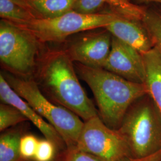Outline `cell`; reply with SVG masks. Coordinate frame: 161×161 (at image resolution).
Listing matches in <instances>:
<instances>
[{
	"instance_id": "obj_13",
	"label": "cell",
	"mask_w": 161,
	"mask_h": 161,
	"mask_svg": "<svg viewBox=\"0 0 161 161\" xmlns=\"http://www.w3.org/2000/svg\"><path fill=\"white\" fill-rule=\"evenodd\" d=\"M87 11L95 13L104 5L108 4L113 12L124 17L142 20L145 6H138L130 0H81Z\"/></svg>"
},
{
	"instance_id": "obj_15",
	"label": "cell",
	"mask_w": 161,
	"mask_h": 161,
	"mask_svg": "<svg viewBox=\"0 0 161 161\" xmlns=\"http://www.w3.org/2000/svg\"><path fill=\"white\" fill-rule=\"evenodd\" d=\"M78 0H29L35 12L43 18H54L74 10Z\"/></svg>"
},
{
	"instance_id": "obj_2",
	"label": "cell",
	"mask_w": 161,
	"mask_h": 161,
	"mask_svg": "<svg viewBox=\"0 0 161 161\" xmlns=\"http://www.w3.org/2000/svg\"><path fill=\"white\" fill-rule=\"evenodd\" d=\"M76 73L92 91L101 119L110 128L118 130L130 107L147 94L144 84H137L100 68L75 64Z\"/></svg>"
},
{
	"instance_id": "obj_10",
	"label": "cell",
	"mask_w": 161,
	"mask_h": 161,
	"mask_svg": "<svg viewBox=\"0 0 161 161\" xmlns=\"http://www.w3.org/2000/svg\"><path fill=\"white\" fill-rule=\"evenodd\" d=\"M0 98L1 103L9 104L19 110L28 121L40 131L44 138L55 144L58 152L66 148L63 138L57 131L15 92L2 74H0Z\"/></svg>"
},
{
	"instance_id": "obj_22",
	"label": "cell",
	"mask_w": 161,
	"mask_h": 161,
	"mask_svg": "<svg viewBox=\"0 0 161 161\" xmlns=\"http://www.w3.org/2000/svg\"><path fill=\"white\" fill-rule=\"evenodd\" d=\"M161 151L152 155L142 158H134L130 156H126L121 159L119 161H161Z\"/></svg>"
},
{
	"instance_id": "obj_12",
	"label": "cell",
	"mask_w": 161,
	"mask_h": 161,
	"mask_svg": "<svg viewBox=\"0 0 161 161\" xmlns=\"http://www.w3.org/2000/svg\"><path fill=\"white\" fill-rule=\"evenodd\" d=\"M142 54L146 69L144 84L147 94L161 112V47L155 46Z\"/></svg>"
},
{
	"instance_id": "obj_14",
	"label": "cell",
	"mask_w": 161,
	"mask_h": 161,
	"mask_svg": "<svg viewBox=\"0 0 161 161\" xmlns=\"http://www.w3.org/2000/svg\"><path fill=\"white\" fill-rule=\"evenodd\" d=\"M22 124L1 132L0 161H23L20 152V140L24 134Z\"/></svg>"
},
{
	"instance_id": "obj_16",
	"label": "cell",
	"mask_w": 161,
	"mask_h": 161,
	"mask_svg": "<svg viewBox=\"0 0 161 161\" xmlns=\"http://www.w3.org/2000/svg\"><path fill=\"white\" fill-rule=\"evenodd\" d=\"M0 16L3 20L16 25L26 24L37 18L34 13L10 0H0Z\"/></svg>"
},
{
	"instance_id": "obj_17",
	"label": "cell",
	"mask_w": 161,
	"mask_h": 161,
	"mask_svg": "<svg viewBox=\"0 0 161 161\" xmlns=\"http://www.w3.org/2000/svg\"><path fill=\"white\" fill-rule=\"evenodd\" d=\"M142 20L155 46L161 47V5L152 4L145 7Z\"/></svg>"
},
{
	"instance_id": "obj_25",
	"label": "cell",
	"mask_w": 161,
	"mask_h": 161,
	"mask_svg": "<svg viewBox=\"0 0 161 161\" xmlns=\"http://www.w3.org/2000/svg\"></svg>"
},
{
	"instance_id": "obj_4",
	"label": "cell",
	"mask_w": 161,
	"mask_h": 161,
	"mask_svg": "<svg viewBox=\"0 0 161 161\" xmlns=\"http://www.w3.org/2000/svg\"><path fill=\"white\" fill-rule=\"evenodd\" d=\"M4 76L15 92L57 131L66 147L76 146L84 125L82 119L49 100L32 78Z\"/></svg>"
},
{
	"instance_id": "obj_6",
	"label": "cell",
	"mask_w": 161,
	"mask_h": 161,
	"mask_svg": "<svg viewBox=\"0 0 161 161\" xmlns=\"http://www.w3.org/2000/svg\"><path fill=\"white\" fill-rule=\"evenodd\" d=\"M38 40L6 20L0 24V59L7 69L20 77L29 78L36 66Z\"/></svg>"
},
{
	"instance_id": "obj_7",
	"label": "cell",
	"mask_w": 161,
	"mask_h": 161,
	"mask_svg": "<svg viewBox=\"0 0 161 161\" xmlns=\"http://www.w3.org/2000/svg\"><path fill=\"white\" fill-rule=\"evenodd\" d=\"M76 147L104 161L130 156L127 143L118 132L108 127L99 115L84 121Z\"/></svg>"
},
{
	"instance_id": "obj_3",
	"label": "cell",
	"mask_w": 161,
	"mask_h": 161,
	"mask_svg": "<svg viewBox=\"0 0 161 161\" xmlns=\"http://www.w3.org/2000/svg\"><path fill=\"white\" fill-rule=\"evenodd\" d=\"M118 131L130 157L142 158L161 151V112L148 94L131 104Z\"/></svg>"
},
{
	"instance_id": "obj_8",
	"label": "cell",
	"mask_w": 161,
	"mask_h": 161,
	"mask_svg": "<svg viewBox=\"0 0 161 161\" xmlns=\"http://www.w3.org/2000/svg\"><path fill=\"white\" fill-rule=\"evenodd\" d=\"M103 69L134 83L145 82L146 69L143 54L113 36L111 50Z\"/></svg>"
},
{
	"instance_id": "obj_19",
	"label": "cell",
	"mask_w": 161,
	"mask_h": 161,
	"mask_svg": "<svg viewBox=\"0 0 161 161\" xmlns=\"http://www.w3.org/2000/svg\"><path fill=\"white\" fill-rule=\"evenodd\" d=\"M54 161H104L96 156L77 149L66 147L59 151Z\"/></svg>"
},
{
	"instance_id": "obj_20",
	"label": "cell",
	"mask_w": 161,
	"mask_h": 161,
	"mask_svg": "<svg viewBox=\"0 0 161 161\" xmlns=\"http://www.w3.org/2000/svg\"><path fill=\"white\" fill-rule=\"evenodd\" d=\"M40 139L32 134H24L20 144V152L23 161L34 159Z\"/></svg>"
},
{
	"instance_id": "obj_24",
	"label": "cell",
	"mask_w": 161,
	"mask_h": 161,
	"mask_svg": "<svg viewBox=\"0 0 161 161\" xmlns=\"http://www.w3.org/2000/svg\"><path fill=\"white\" fill-rule=\"evenodd\" d=\"M134 3L138 6L143 4H157L161 5V0H134Z\"/></svg>"
},
{
	"instance_id": "obj_21",
	"label": "cell",
	"mask_w": 161,
	"mask_h": 161,
	"mask_svg": "<svg viewBox=\"0 0 161 161\" xmlns=\"http://www.w3.org/2000/svg\"><path fill=\"white\" fill-rule=\"evenodd\" d=\"M58 152V148L52 141L44 138L39 140L34 161H54Z\"/></svg>"
},
{
	"instance_id": "obj_23",
	"label": "cell",
	"mask_w": 161,
	"mask_h": 161,
	"mask_svg": "<svg viewBox=\"0 0 161 161\" xmlns=\"http://www.w3.org/2000/svg\"><path fill=\"white\" fill-rule=\"evenodd\" d=\"M10 1H11L12 2L15 3L17 5L21 6L27 10H29L30 11L36 13V12H35L33 8L30 5L29 0H10Z\"/></svg>"
},
{
	"instance_id": "obj_5",
	"label": "cell",
	"mask_w": 161,
	"mask_h": 161,
	"mask_svg": "<svg viewBox=\"0 0 161 161\" xmlns=\"http://www.w3.org/2000/svg\"><path fill=\"white\" fill-rule=\"evenodd\" d=\"M121 16L114 12L85 14L72 10L58 17H37L29 23L17 26L39 41L60 42L80 32L105 28Z\"/></svg>"
},
{
	"instance_id": "obj_11",
	"label": "cell",
	"mask_w": 161,
	"mask_h": 161,
	"mask_svg": "<svg viewBox=\"0 0 161 161\" xmlns=\"http://www.w3.org/2000/svg\"><path fill=\"white\" fill-rule=\"evenodd\" d=\"M105 29L113 36L134 48L142 54L155 47L147 29L141 20L121 16Z\"/></svg>"
},
{
	"instance_id": "obj_1",
	"label": "cell",
	"mask_w": 161,
	"mask_h": 161,
	"mask_svg": "<svg viewBox=\"0 0 161 161\" xmlns=\"http://www.w3.org/2000/svg\"><path fill=\"white\" fill-rule=\"evenodd\" d=\"M35 80L49 100L74 112L84 121L98 115L81 86L73 61L66 52L48 54Z\"/></svg>"
},
{
	"instance_id": "obj_9",
	"label": "cell",
	"mask_w": 161,
	"mask_h": 161,
	"mask_svg": "<svg viewBox=\"0 0 161 161\" xmlns=\"http://www.w3.org/2000/svg\"><path fill=\"white\" fill-rule=\"evenodd\" d=\"M112 35L106 29L89 35L73 44L66 52L73 62L93 68H103L109 57Z\"/></svg>"
},
{
	"instance_id": "obj_26",
	"label": "cell",
	"mask_w": 161,
	"mask_h": 161,
	"mask_svg": "<svg viewBox=\"0 0 161 161\" xmlns=\"http://www.w3.org/2000/svg\"></svg>"
},
{
	"instance_id": "obj_18",
	"label": "cell",
	"mask_w": 161,
	"mask_h": 161,
	"mask_svg": "<svg viewBox=\"0 0 161 161\" xmlns=\"http://www.w3.org/2000/svg\"><path fill=\"white\" fill-rule=\"evenodd\" d=\"M28 121L26 118L16 108L9 104H0V131L16 127Z\"/></svg>"
}]
</instances>
